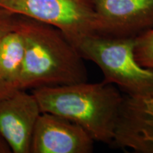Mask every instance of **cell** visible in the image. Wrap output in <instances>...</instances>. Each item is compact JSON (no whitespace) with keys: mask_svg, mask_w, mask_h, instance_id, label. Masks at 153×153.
Returning a JSON list of instances; mask_svg holds the SVG:
<instances>
[{"mask_svg":"<svg viewBox=\"0 0 153 153\" xmlns=\"http://www.w3.org/2000/svg\"><path fill=\"white\" fill-rule=\"evenodd\" d=\"M0 7L54 26L75 48L87 38L106 36L91 0H0Z\"/></svg>","mask_w":153,"mask_h":153,"instance_id":"obj_4","label":"cell"},{"mask_svg":"<svg viewBox=\"0 0 153 153\" xmlns=\"http://www.w3.org/2000/svg\"><path fill=\"white\" fill-rule=\"evenodd\" d=\"M17 14L0 7V38L14 27ZM16 90H13L0 81V100L9 97Z\"/></svg>","mask_w":153,"mask_h":153,"instance_id":"obj_11","label":"cell"},{"mask_svg":"<svg viewBox=\"0 0 153 153\" xmlns=\"http://www.w3.org/2000/svg\"><path fill=\"white\" fill-rule=\"evenodd\" d=\"M11 150L6 140L0 135V153H11Z\"/></svg>","mask_w":153,"mask_h":153,"instance_id":"obj_12","label":"cell"},{"mask_svg":"<svg viewBox=\"0 0 153 153\" xmlns=\"http://www.w3.org/2000/svg\"><path fill=\"white\" fill-rule=\"evenodd\" d=\"M24 54V38L15 21L14 27L0 38V81L13 90L19 89Z\"/></svg>","mask_w":153,"mask_h":153,"instance_id":"obj_9","label":"cell"},{"mask_svg":"<svg viewBox=\"0 0 153 153\" xmlns=\"http://www.w3.org/2000/svg\"><path fill=\"white\" fill-rule=\"evenodd\" d=\"M112 145L137 153H153V93L124 96Z\"/></svg>","mask_w":153,"mask_h":153,"instance_id":"obj_6","label":"cell"},{"mask_svg":"<svg viewBox=\"0 0 153 153\" xmlns=\"http://www.w3.org/2000/svg\"><path fill=\"white\" fill-rule=\"evenodd\" d=\"M135 38L96 36L76 45L84 60L94 62L104 81L116 85L129 97L153 93V70L143 68L135 57Z\"/></svg>","mask_w":153,"mask_h":153,"instance_id":"obj_3","label":"cell"},{"mask_svg":"<svg viewBox=\"0 0 153 153\" xmlns=\"http://www.w3.org/2000/svg\"><path fill=\"white\" fill-rule=\"evenodd\" d=\"M16 24L25 42L19 89L88 82L84 58L60 30L21 15Z\"/></svg>","mask_w":153,"mask_h":153,"instance_id":"obj_1","label":"cell"},{"mask_svg":"<svg viewBox=\"0 0 153 153\" xmlns=\"http://www.w3.org/2000/svg\"><path fill=\"white\" fill-rule=\"evenodd\" d=\"M41 112L71 120L85 129L94 142L111 145L124 96L103 80L34 89Z\"/></svg>","mask_w":153,"mask_h":153,"instance_id":"obj_2","label":"cell"},{"mask_svg":"<svg viewBox=\"0 0 153 153\" xmlns=\"http://www.w3.org/2000/svg\"><path fill=\"white\" fill-rule=\"evenodd\" d=\"M41 110L28 90L17 89L0 100V135L13 153H30L34 128Z\"/></svg>","mask_w":153,"mask_h":153,"instance_id":"obj_5","label":"cell"},{"mask_svg":"<svg viewBox=\"0 0 153 153\" xmlns=\"http://www.w3.org/2000/svg\"><path fill=\"white\" fill-rule=\"evenodd\" d=\"M94 143L92 137L78 124L42 112L33 131L30 153H91Z\"/></svg>","mask_w":153,"mask_h":153,"instance_id":"obj_7","label":"cell"},{"mask_svg":"<svg viewBox=\"0 0 153 153\" xmlns=\"http://www.w3.org/2000/svg\"><path fill=\"white\" fill-rule=\"evenodd\" d=\"M106 36L136 38L153 28V0H91Z\"/></svg>","mask_w":153,"mask_h":153,"instance_id":"obj_8","label":"cell"},{"mask_svg":"<svg viewBox=\"0 0 153 153\" xmlns=\"http://www.w3.org/2000/svg\"><path fill=\"white\" fill-rule=\"evenodd\" d=\"M134 53L141 66L153 70V28L135 38Z\"/></svg>","mask_w":153,"mask_h":153,"instance_id":"obj_10","label":"cell"}]
</instances>
